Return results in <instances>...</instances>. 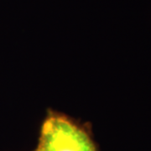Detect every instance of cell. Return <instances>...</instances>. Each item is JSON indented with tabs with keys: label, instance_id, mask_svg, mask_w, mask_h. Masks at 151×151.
I'll list each match as a JSON object with an SVG mask.
<instances>
[{
	"label": "cell",
	"instance_id": "cell-1",
	"mask_svg": "<svg viewBox=\"0 0 151 151\" xmlns=\"http://www.w3.org/2000/svg\"><path fill=\"white\" fill-rule=\"evenodd\" d=\"M32 151H100L92 124L47 108L41 122L37 145Z\"/></svg>",
	"mask_w": 151,
	"mask_h": 151
}]
</instances>
